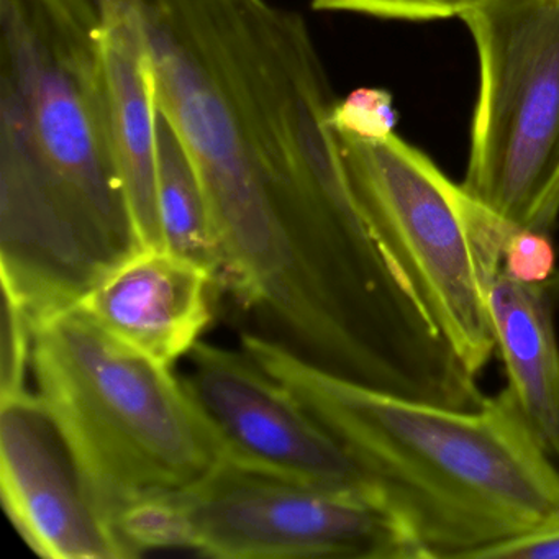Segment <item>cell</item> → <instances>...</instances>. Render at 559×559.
Here are the masks:
<instances>
[{"mask_svg":"<svg viewBox=\"0 0 559 559\" xmlns=\"http://www.w3.org/2000/svg\"><path fill=\"white\" fill-rule=\"evenodd\" d=\"M159 114L207 204L222 264L283 266L297 237L358 212L332 126L335 91L309 25L270 0H129Z\"/></svg>","mask_w":559,"mask_h":559,"instance_id":"obj_1","label":"cell"},{"mask_svg":"<svg viewBox=\"0 0 559 559\" xmlns=\"http://www.w3.org/2000/svg\"><path fill=\"white\" fill-rule=\"evenodd\" d=\"M248 353L348 450L430 559H479L559 523V467L506 389L477 408L379 391L266 336Z\"/></svg>","mask_w":559,"mask_h":559,"instance_id":"obj_2","label":"cell"},{"mask_svg":"<svg viewBox=\"0 0 559 559\" xmlns=\"http://www.w3.org/2000/svg\"><path fill=\"white\" fill-rule=\"evenodd\" d=\"M32 374L90 496L117 532L140 503L188 489L224 464L173 368L117 342L80 310L35 323Z\"/></svg>","mask_w":559,"mask_h":559,"instance_id":"obj_3","label":"cell"},{"mask_svg":"<svg viewBox=\"0 0 559 559\" xmlns=\"http://www.w3.org/2000/svg\"><path fill=\"white\" fill-rule=\"evenodd\" d=\"M0 178L44 189L119 254L133 238L93 0H0Z\"/></svg>","mask_w":559,"mask_h":559,"instance_id":"obj_4","label":"cell"},{"mask_svg":"<svg viewBox=\"0 0 559 559\" xmlns=\"http://www.w3.org/2000/svg\"><path fill=\"white\" fill-rule=\"evenodd\" d=\"M336 136L366 222L477 378L496 352L487 287L502 266L507 225L395 133Z\"/></svg>","mask_w":559,"mask_h":559,"instance_id":"obj_5","label":"cell"},{"mask_svg":"<svg viewBox=\"0 0 559 559\" xmlns=\"http://www.w3.org/2000/svg\"><path fill=\"white\" fill-rule=\"evenodd\" d=\"M133 556L189 549L222 559H430L378 490L313 486L221 464L140 503L119 523Z\"/></svg>","mask_w":559,"mask_h":559,"instance_id":"obj_6","label":"cell"},{"mask_svg":"<svg viewBox=\"0 0 559 559\" xmlns=\"http://www.w3.org/2000/svg\"><path fill=\"white\" fill-rule=\"evenodd\" d=\"M479 61L461 188L507 224L559 217V0H480L460 15Z\"/></svg>","mask_w":559,"mask_h":559,"instance_id":"obj_7","label":"cell"},{"mask_svg":"<svg viewBox=\"0 0 559 559\" xmlns=\"http://www.w3.org/2000/svg\"><path fill=\"white\" fill-rule=\"evenodd\" d=\"M188 361L182 384L225 464L313 486L378 490L348 450L243 349L201 340Z\"/></svg>","mask_w":559,"mask_h":559,"instance_id":"obj_8","label":"cell"},{"mask_svg":"<svg viewBox=\"0 0 559 559\" xmlns=\"http://www.w3.org/2000/svg\"><path fill=\"white\" fill-rule=\"evenodd\" d=\"M0 490L12 525L41 558H133L35 392L0 397Z\"/></svg>","mask_w":559,"mask_h":559,"instance_id":"obj_9","label":"cell"},{"mask_svg":"<svg viewBox=\"0 0 559 559\" xmlns=\"http://www.w3.org/2000/svg\"><path fill=\"white\" fill-rule=\"evenodd\" d=\"M214 287L209 271L166 248H133L73 309L117 342L173 368L201 342Z\"/></svg>","mask_w":559,"mask_h":559,"instance_id":"obj_10","label":"cell"},{"mask_svg":"<svg viewBox=\"0 0 559 559\" xmlns=\"http://www.w3.org/2000/svg\"><path fill=\"white\" fill-rule=\"evenodd\" d=\"M110 140L133 247L165 248L158 207V136L153 68L132 4L99 9Z\"/></svg>","mask_w":559,"mask_h":559,"instance_id":"obj_11","label":"cell"},{"mask_svg":"<svg viewBox=\"0 0 559 559\" xmlns=\"http://www.w3.org/2000/svg\"><path fill=\"white\" fill-rule=\"evenodd\" d=\"M559 273L548 283L525 284L503 273L487 287L496 352L506 366L510 401L545 453L559 461V342L555 313Z\"/></svg>","mask_w":559,"mask_h":559,"instance_id":"obj_12","label":"cell"},{"mask_svg":"<svg viewBox=\"0 0 559 559\" xmlns=\"http://www.w3.org/2000/svg\"><path fill=\"white\" fill-rule=\"evenodd\" d=\"M158 207L166 250L204 267L218 287L221 254L194 168L168 120L156 119Z\"/></svg>","mask_w":559,"mask_h":559,"instance_id":"obj_13","label":"cell"},{"mask_svg":"<svg viewBox=\"0 0 559 559\" xmlns=\"http://www.w3.org/2000/svg\"><path fill=\"white\" fill-rule=\"evenodd\" d=\"M2 306V358H0V397L25 394L32 372L34 323L24 306L8 290Z\"/></svg>","mask_w":559,"mask_h":559,"instance_id":"obj_14","label":"cell"},{"mask_svg":"<svg viewBox=\"0 0 559 559\" xmlns=\"http://www.w3.org/2000/svg\"><path fill=\"white\" fill-rule=\"evenodd\" d=\"M480 0H310L313 11L353 12L385 21L430 22L460 17Z\"/></svg>","mask_w":559,"mask_h":559,"instance_id":"obj_15","label":"cell"},{"mask_svg":"<svg viewBox=\"0 0 559 559\" xmlns=\"http://www.w3.org/2000/svg\"><path fill=\"white\" fill-rule=\"evenodd\" d=\"M395 119L391 93L378 87H361L336 103L332 126L338 133L379 140L394 133Z\"/></svg>","mask_w":559,"mask_h":559,"instance_id":"obj_16","label":"cell"},{"mask_svg":"<svg viewBox=\"0 0 559 559\" xmlns=\"http://www.w3.org/2000/svg\"><path fill=\"white\" fill-rule=\"evenodd\" d=\"M551 234L510 227L502 247V271L525 284H543L558 274Z\"/></svg>","mask_w":559,"mask_h":559,"instance_id":"obj_17","label":"cell"},{"mask_svg":"<svg viewBox=\"0 0 559 559\" xmlns=\"http://www.w3.org/2000/svg\"><path fill=\"white\" fill-rule=\"evenodd\" d=\"M479 559H559V523L493 546Z\"/></svg>","mask_w":559,"mask_h":559,"instance_id":"obj_18","label":"cell"},{"mask_svg":"<svg viewBox=\"0 0 559 559\" xmlns=\"http://www.w3.org/2000/svg\"><path fill=\"white\" fill-rule=\"evenodd\" d=\"M558 467H559V461H558Z\"/></svg>","mask_w":559,"mask_h":559,"instance_id":"obj_19","label":"cell"}]
</instances>
